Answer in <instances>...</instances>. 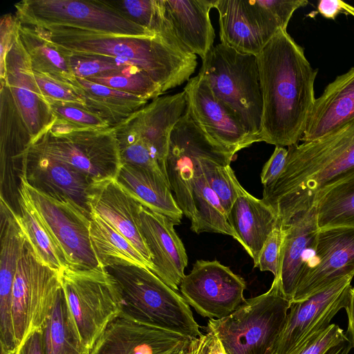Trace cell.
Here are the masks:
<instances>
[{
  "label": "cell",
  "mask_w": 354,
  "mask_h": 354,
  "mask_svg": "<svg viewBox=\"0 0 354 354\" xmlns=\"http://www.w3.org/2000/svg\"><path fill=\"white\" fill-rule=\"evenodd\" d=\"M192 339L120 313L107 326L90 354H176Z\"/></svg>",
  "instance_id": "19"
},
{
  "label": "cell",
  "mask_w": 354,
  "mask_h": 354,
  "mask_svg": "<svg viewBox=\"0 0 354 354\" xmlns=\"http://www.w3.org/2000/svg\"><path fill=\"white\" fill-rule=\"evenodd\" d=\"M283 230L278 225L270 234L259 254L257 267L261 271H270L274 278L279 277Z\"/></svg>",
  "instance_id": "44"
},
{
  "label": "cell",
  "mask_w": 354,
  "mask_h": 354,
  "mask_svg": "<svg viewBox=\"0 0 354 354\" xmlns=\"http://www.w3.org/2000/svg\"><path fill=\"white\" fill-rule=\"evenodd\" d=\"M317 10L326 19H334L337 15L344 13L354 17V7L341 0H321Z\"/></svg>",
  "instance_id": "47"
},
{
  "label": "cell",
  "mask_w": 354,
  "mask_h": 354,
  "mask_svg": "<svg viewBox=\"0 0 354 354\" xmlns=\"http://www.w3.org/2000/svg\"><path fill=\"white\" fill-rule=\"evenodd\" d=\"M236 189L237 197L227 214L228 220L257 268L261 249L279 225V218L269 205L248 193L239 182Z\"/></svg>",
  "instance_id": "28"
},
{
  "label": "cell",
  "mask_w": 354,
  "mask_h": 354,
  "mask_svg": "<svg viewBox=\"0 0 354 354\" xmlns=\"http://www.w3.org/2000/svg\"><path fill=\"white\" fill-rule=\"evenodd\" d=\"M89 234L91 247L100 267L138 266L151 270V266L133 245L95 213H91Z\"/></svg>",
  "instance_id": "30"
},
{
  "label": "cell",
  "mask_w": 354,
  "mask_h": 354,
  "mask_svg": "<svg viewBox=\"0 0 354 354\" xmlns=\"http://www.w3.org/2000/svg\"><path fill=\"white\" fill-rule=\"evenodd\" d=\"M223 149L227 150L210 139L185 109L171 133L166 168L174 198L190 222L194 218L192 182L196 168L201 158Z\"/></svg>",
  "instance_id": "14"
},
{
  "label": "cell",
  "mask_w": 354,
  "mask_h": 354,
  "mask_svg": "<svg viewBox=\"0 0 354 354\" xmlns=\"http://www.w3.org/2000/svg\"><path fill=\"white\" fill-rule=\"evenodd\" d=\"M68 315L77 339L90 354L107 326L121 313L116 285L104 268L60 272Z\"/></svg>",
  "instance_id": "7"
},
{
  "label": "cell",
  "mask_w": 354,
  "mask_h": 354,
  "mask_svg": "<svg viewBox=\"0 0 354 354\" xmlns=\"http://www.w3.org/2000/svg\"><path fill=\"white\" fill-rule=\"evenodd\" d=\"M192 200L194 218L191 222V230L193 232L196 234L208 232L229 235L241 244V240L232 227L218 197L206 180L200 161L193 177Z\"/></svg>",
  "instance_id": "33"
},
{
  "label": "cell",
  "mask_w": 354,
  "mask_h": 354,
  "mask_svg": "<svg viewBox=\"0 0 354 354\" xmlns=\"http://www.w3.org/2000/svg\"><path fill=\"white\" fill-rule=\"evenodd\" d=\"M19 220L26 239L40 259L60 273L68 267L32 203L24 185L19 187Z\"/></svg>",
  "instance_id": "34"
},
{
  "label": "cell",
  "mask_w": 354,
  "mask_h": 354,
  "mask_svg": "<svg viewBox=\"0 0 354 354\" xmlns=\"http://www.w3.org/2000/svg\"><path fill=\"white\" fill-rule=\"evenodd\" d=\"M306 0H216L221 43L257 55L280 30H286L294 12Z\"/></svg>",
  "instance_id": "9"
},
{
  "label": "cell",
  "mask_w": 354,
  "mask_h": 354,
  "mask_svg": "<svg viewBox=\"0 0 354 354\" xmlns=\"http://www.w3.org/2000/svg\"><path fill=\"white\" fill-rule=\"evenodd\" d=\"M216 0H160L162 14L183 49L202 60L214 46L209 18Z\"/></svg>",
  "instance_id": "24"
},
{
  "label": "cell",
  "mask_w": 354,
  "mask_h": 354,
  "mask_svg": "<svg viewBox=\"0 0 354 354\" xmlns=\"http://www.w3.org/2000/svg\"><path fill=\"white\" fill-rule=\"evenodd\" d=\"M104 269L115 283L122 301L121 314L191 339L203 335L183 297L150 270L127 265Z\"/></svg>",
  "instance_id": "4"
},
{
  "label": "cell",
  "mask_w": 354,
  "mask_h": 354,
  "mask_svg": "<svg viewBox=\"0 0 354 354\" xmlns=\"http://www.w3.org/2000/svg\"><path fill=\"white\" fill-rule=\"evenodd\" d=\"M42 330L44 354H85L71 322L62 288Z\"/></svg>",
  "instance_id": "36"
},
{
  "label": "cell",
  "mask_w": 354,
  "mask_h": 354,
  "mask_svg": "<svg viewBox=\"0 0 354 354\" xmlns=\"http://www.w3.org/2000/svg\"><path fill=\"white\" fill-rule=\"evenodd\" d=\"M291 304L274 278L265 293L246 299L235 311L209 320L208 332L221 342L227 354H272Z\"/></svg>",
  "instance_id": "5"
},
{
  "label": "cell",
  "mask_w": 354,
  "mask_h": 354,
  "mask_svg": "<svg viewBox=\"0 0 354 354\" xmlns=\"http://www.w3.org/2000/svg\"><path fill=\"white\" fill-rule=\"evenodd\" d=\"M207 334L200 338L193 339L177 354H200L207 340Z\"/></svg>",
  "instance_id": "50"
},
{
  "label": "cell",
  "mask_w": 354,
  "mask_h": 354,
  "mask_svg": "<svg viewBox=\"0 0 354 354\" xmlns=\"http://www.w3.org/2000/svg\"><path fill=\"white\" fill-rule=\"evenodd\" d=\"M167 216L141 205L139 225L151 254L153 272L176 291L184 278L188 259L185 246Z\"/></svg>",
  "instance_id": "20"
},
{
  "label": "cell",
  "mask_w": 354,
  "mask_h": 354,
  "mask_svg": "<svg viewBox=\"0 0 354 354\" xmlns=\"http://www.w3.org/2000/svg\"><path fill=\"white\" fill-rule=\"evenodd\" d=\"M53 116V124L66 129H106L111 128L105 120L82 104L45 100Z\"/></svg>",
  "instance_id": "40"
},
{
  "label": "cell",
  "mask_w": 354,
  "mask_h": 354,
  "mask_svg": "<svg viewBox=\"0 0 354 354\" xmlns=\"http://www.w3.org/2000/svg\"><path fill=\"white\" fill-rule=\"evenodd\" d=\"M347 338L338 325L330 324L308 337L290 354H324L331 347Z\"/></svg>",
  "instance_id": "43"
},
{
  "label": "cell",
  "mask_w": 354,
  "mask_h": 354,
  "mask_svg": "<svg viewBox=\"0 0 354 354\" xmlns=\"http://www.w3.org/2000/svg\"><path fill=\"white\" fill-rule=\"evenodd\" d=\"M179 288L187 304L209 319L230 315L246 300L245 280L216 260H197Z\"/></svg>",
  "instance_id": "13"
},
{
  "label": "cell",
  "mask_w": 354,
  "mask_h": 354,
  "mask_svg": "<svg viewBox=\"0 0 354 354\" xmlns=\"http://www.w3.org/2000/svg\"><path fill=\"white\" fill-rule=\"evenodd\" d=\"M177 353H176V354H177Z\"/></svg>",
  "instance_id": "54"
},
{
  "label": "cell",
  "mask_w": 354,
  "mask_h": 354,
  "mask_svg": "<svg viewBox=\"0 0 354 354\" xmlns=\"http://www.w3.org/2000/svg\"><path fill=\"white\" fill-rule=\"evenodd\" d=\"M12 354H44L43 348V330L30 333L19 344Z\"/></svg>",
  "instance_id": "48"
},
{
  "label": "cell",
  "mask_w": 354,
  "mask_h": 354,
  "mask_svg": "<svg viewBox=\"0 0 354 354\" xmlns=\"http://www.w3.org/2000/svg\"><path fill=\"white\" fill-rule=\"evenodd\" d=\"M347 276L354 277V226L319 229L292 301L304 300Z\"/></svg>",
  "instance_id": "15"
},
{
  "label": "cell",
  "mask_w": 354,
  "mask_h": 354,
  "mask_svg": "<svg viewBox=\"0 0 354 354\" xmlns=\"http://www.w3.org/2000/svg\"><path fill=\"white\" fill-rule=\"evenodd\" d=\"M88 203L91 213L100 216L125 236L151 266V254L139 225L141 203L134 198L115 178L93 182L89 189Z\"/></svg>",
  "instance_id": "23"
},
{
  "label": "cell",
  "mask_w": 354,
  "mask_h": 354,
  "mask_svg": "<svg viewBox=\"0 0 354 354\" xmlns=\"http://www.w3.org/2000/svg\"><path fill=\"white\" fill-rule=\"evenodd\" d=\"M21 176L34 189L50 196H65L91 214L88 194L93 182L75 167L30 145L25 153Z\"/></svg>",
  "instance_id": "21"
},
{
  "label": "cell",
  "mask_w": 354,
  "mask_h": 354,
  "mask_svg": "<svg viewBox=\"0 0 354 354\" xmlns=\"http://www.w3.org/2000/svg\"><path fill=\"white\" fill-rule=\"evenodd\" d=\"M116 180L142 205L167 216L175 225L180 223L183 213L163 176L142 167L122 165Z\"/></svg>",
  "instance_id": "29"
},
{
  "label": "cell",
  "mask_w": 354,
  "mask_h": 354,
  "mask_svg": "<svg viewBox=\"0 0 354 354\" xmlns=\"http://www.w3.org/2000/svg\"><path fill=\"white\" fill-rule=\"evenodd\" d=\"M62 52L67 56L71 71L79 78L88 79L94 76L120 73L138 68L110 57Z\"/></svg>",
  "instance_id": "41"
},
{
  "label": "cell",
  "mask_w": 354,
  "mask_h": 354,
  "mask_svg": "<svg viewBox=\"0 0 354 354\" xmlns=\"http://www.w3.org/2000/svg\"><path fill=\"white\" fill-rule=\"evenodd\" d=\"M86 80L148 100L164 93L161 87L139 68L120 73L94 76Z\"/></svg>",
  "instance_id": "39"
},
{
  "label": "cell",
  "mask_w": 354,
  "mask_h": 354,
  "mask_svg": "<svg viewBox=\"0 0 354 354\" xmlns=\"http://www.w3.org/2000/svg\"><path fill=\"white\" fill-rule=\"evenodd\" d=\"M287 156L288 149L283 147H275L261 173V181L263 188L270 187L277 181L284 169Z\"/></svg>",
  "instance_id": "46"
},
{
  "label": "cell",
  "mask_w": 354,
  "mask_h": 354,
  "mask_svg": "<svg viewBox=\"0 0 354 354\" xmlns=\"http://www.w3.org/2000/svg\"><path fill=\"white\" fill-rule=\"evenodd\" d=\"M87 109L114 127L148 104V100L77 77Z\"/></svg>",
  "instance_id": "31"
},
{
  "label": "cell",
  "mask_w": 354,
  "mask_h": 354,
  "mask_svg": "<svg viewBox=\"0 0 354 354\" xmlns=\"http://www.w3.org/2000/svg\"><path fill=\"white\" fill-rule=\"evenodd\" d=\"M257 59L263 100L261 142L283 147L297 144L316 99L317 70L303 48L282 29Z\"/></svg>",
  "instance_id": "1"
},
{
  "label": "cell",
  "mask_w": 354,
  "mask_h": 354,
  "mask_svg": "<svg viewBox=\"0 0 354 354\" xmlns=\"http://www.w3.org/2000/svg\"><path fill=\"white\" fill-rule=\"evenodd\" d=\"M104 1L129 20L160 35L173 46L185 51L163 16L160 0Z\"/></svg>",
  "instance_id": "37"
},
{
  "label": "cell",
  "mask_w": 354,
  "mask_h": 354,
  "mask_svg": "<svg viewBox=\"0 0 354 354\" xmlns=\"http://www.w3.org/2000/svg\"><path fill=\"white\" fill-rule=\"evenodd\" d=\"M347 315L348 326L346 336L354 348V287H351L349 291L348 299L345 306Z\"/></svg>",
  "instance_id": "49"
},
{
  "label": "cell",
  "mask_w": 354,
  "mask_h": 354,
  "mask_svg": "<svg viewBox=\"0 0 354 354\" xmlns=\"http://www.w3.org/2000/svg\"><path fill=\"white\" fill-rule=\"evenodd\" d=\"M31 142L8 86L1 82L0 197L10 205L18 203L19 176L26 151Z\"/></svg>",
  "instance_id": "22"
},
{
  "label": "cell",
  "mask_w": 354,
  "mask_h": 354,
  "mask_svg": "<svg viewBox=\"0 0 354 354\" xmlns=\"http://www.w3.org/2000/svg\"><path fill=\"white\" fill-rule=\"evenodd\" d=\"M314 206L319 229L354 226V175L324 191Z\"/></svg>",
  "instance_id": "35"
},
{
  "label": "cell",
  "mask_w": 354,
  "mask_h": 354,
  "mask_svg": "<svg viewBox=\"0 0 354 354\" xmlns=\"http://www.w3.org/2000/svg\"><path fill=\"white\" fill-rule=\"evenodd\" d=\"M202 61L198 74L206 80L214 95L234 111L250 133L261 142L263 100L257 55L220 43Z\"/></svg>",
  "instance_id": "6"
},
{
  "label": "cell",
  "mask_w": 354,
  "mask_h": 354,
  "mask_svg": "<svg viewBox=\"0 0 354 354\" xmlns=\"http://www.w3.org/2000/svg\"><path fill=\"white\" fill-rule=\"evenodd\" d=\"M18 34L29 57L33 72L80 87L71 70L67 56L56 45L32 28L20 22Z\"/></svg>",
  "instance_id": "32"
},
{
  "label": "cell",
  "mask_w": 354,
  "mask_h": 354,
  "mask_svg": "<svg viewBox=\"0 0 354 354\" xmlns=\"http://www.w3.org/2000/svg\"><path fill=\"white\" fill-rule=\"evenodd\" d=\"M352 348V344L347 338L331 347L324 354H348Z\"/></svg>",
  "instance_id": "52"
},
{
  "label": "cell",
  "mask_w": 354,
  "mask_h": 354,
  "mask_svg": "<svg viewBox=\"0 0 354 354\" xmlns=\"http://www.w3.org/2000/svg\"><path fill=\"white\" fill-rule=\"evenodd\" d=\"M30 146L75 167L93 182L116 179L122 165L112 127L66 129L52 123Z\"/></svg>",
  "instance_id": "8"
},
{
  "label": "cell",
  "mask_w": 354,
  "mask_h": 354,
  "mask_svg": "<svg viewBox=\"0 0 354 354\" xmlns=\"http://www.w3.org/2000/svg\"><path fill=\"white\" fill-rule=\"evenodd\" d=\"M19 21L15 15L6 14L0 21V74L5 67V60L18 34Z\"/></svg>",
  "instance_id": "45"
},
{
  "label": "cell",
  "mask_w": 354,
  "mask_h": 354,
  "mask_svg": "<svg viewBox=\"0 0 354 354\" xmlns=\"http://www.w3.org/2000/svg\"><path fill=\"white\" fill-rule=\"evenodd\" d=\"M281 227L283 241L279 279L283 295L292 301L306 264L313 253L319 230L315 207L295 215Z\"/></svg>",
  "instance_id": "25"
},
{
  "label": "cell",
  "mask_w": 354,
  "mask_h": 354,
  "mask_svg": "<svg viewBox=\"0 0 354 354\" xmlns=\"http://www.w3.org/2000/svg\"><path fill=\"white\" fill-rule=\"evenodd\" d=\"M354 175V119L313 141L288 147L284 169L262 200L279 225L311 209L326 189Z\"/></svg>",
  "instance_id": "2"
},
{
  "label": "cell",
  "mask_w": 354,
  "mask_h": 354,
  "mask_svg": "<svg viewBox=\"0 0 354 354\" xmlns=\"http://www.w3.org/2000/svg\"><path fill=\"white\" fill-rule=\"evenodd\" d=\"M353 278L345 277L304 300L292 301L272 354H290L308 337L328 326L345 308Z\"/></svg>",
  "instance_id": "17"
},
{
  "label": "cell",
  "mask_w": 354,
  "mask_h": 354,
  "mask_svg": "<svg viewBox=\"0 0 354 354\" xmlns=\"http://www.w3.org/2000/svg\"><path fill=\"white\" fill-rule=\"evenodd\" d=\"M207 337L206 342H205L200 354H207Z\"/></svg>",
  "instance_id": "53"
},
{
  "label": "cell",
  "mask_w": 354,
  "mask_h": 354,
  "mask_svg": "<svg viewBox=\"0 0 354 354\" xmlns=\"http://www.w3.org/2000/svg\"><path fill=\"white\" fill-rule=\"evenodd\" d=\"M37 85L44 100L86 105L83 91L46 75L33 72Z\"/></svg>",
  "instance_id": "42"
},
{
  "label": "cell",
  "mask_w": 354,
  "mask_h": 354,
  "mask_svg": "<svg viewBox=\"0 0 354 354\" xmlns=\"http://www.w3.org/2000/svg\"><path fill=\"white\" fill-rule=\"evenodd\" d=\"M207 354H227L221 341L212 333H207Z\"/></svg>",
  "instance_id": "51"
},
{
  "label": "cell",
  "mask_w": 354,
  "mask_h": 354,
  "mask_svg": "<svg viewBox=\"0 0 354 354\" xmlns=\"http://www.w3.org/2000/svg\"><path fill=\"white\" fill-rule=\"evenodd\" d=\"M19 180L68 266L82 270L100 267L90 241L91 214L65 196L34 189L21 176Z\"/></svg>",
  "instance_id": "12"
},
{
  "label": "cell",
  "mask_w": 354,
  "mask_h": 354,
  "mask_svg": "<svg viewBox=\"0 0 354 354\" xmlns=\"http://www.w3.org/2000/svg\"><path fill=\"white\" fill-rule=\"evenodd\" d=\"M61 288L60 273L40 259L26 239L12 288V319L16 347L30 333L43 328Z\"/></svg>",
  "instance_id": "11"
},
{
  "label": "cell",
  "mask_w": 354,
  "mask_h": 354,
  "mask_svg": "<svg viewBox=\"0 0 354 354\" xmlns=\"http://www.w3.org/2000/svg\"><path fill=\"white\" fill-rule=\"evenodd\" d=\"M1 82L8 87L32 142L53 122L49 106L34 78L29 57L19 34L8 53Z\"/></svg>",
  "instance_id": "18"
},
{
  "label": "cell",
  "mask_w": 354,
  "mask_h": 354,
  "mask_svg": "<svg viewBox=\"0 0 354 354\" xmlns=\"http://www.w3.org/2000/svg\"><path fill=\"white\" fill-rule=\"evenodd\" d=\"M354 119V66L315 99L301 141L317 140Z\"/></svg>",
  "instance_id": "27"
},
{
  "label": "cell",
  "mask_w": 354,
  "mask_h": 354,
  "mask_svg": "<svg viewBox=\"0 0 354 354\" xmlns=\"http://www.w3.org/2000/svg\"><path fill=\"white\" fill-rule=\"evenodd\" d=\"M31 28L62 51L106 56L130 64L147 73L164 93L189 81L198 64L196 55L176 48L158 35H118L64 27Z\"/></svg>",
  "instance_id": "3"
},
{
  "label": "cell",
  "mask_w": 354,
  "mask_h": 354,
  "mask_svg": "<svg viewBox=\"0 0 354 354\" xmlns=\"http://www.w3.org/2000/svg\"><path fill=\"white\" fill-rule=\"evenodd\" d=\"M112 128L118 141L122 165L147 169L163 176L169 181L157 157L127 120Z\"/></svg>",
  "instance_id": "38"
},
{
  "label": "cell",
  "mask_w": 354,
  "mask_h": 354,
  "mask_svg": "<svg viewBox=\"0 0 354 354\" xmlns=\"http://www.w3.org/2000/svg\"><path fill=\"white\" fill-rule=\"evenodd\" d=\"M183 91L188 112L196 125L213 141L236 153L259 140L238 115L218 99L200 74L187 82Z\"/></svg>",
  "instance_id": "16"
},
{
  "label": "cell",
  "mask_w": 354,
  "mask_h": 354,
  "mask_svg": "<svg viewBox=\"0 0 354 354\" xmlns=\"http://www.w3.org/2000/svg\"><path fill=\"white\" fill-rule=\"evenodd\" d=\"M0 201V337L10 340L14 337L12 304V288L26 234L18 214L3 198Z\"/></svg>",
  "instance_id": "26"
},
{
  "label": "cell",
  "mask_w": 354,
  "mask_h": 354,
  "mask_svg": "<svg viewBox=\"0 0 354 354\" xmlns=\"http://www.w3.org/2000/svg\"><path fill=\"white\" fill-rule=\"evenodd\" d=\"M14 7L19 22L31 27H64L118 35H157L129 20L104 1L24 0Z\"/></svg>",
  "instance_id": "10"
}]
</instances>
